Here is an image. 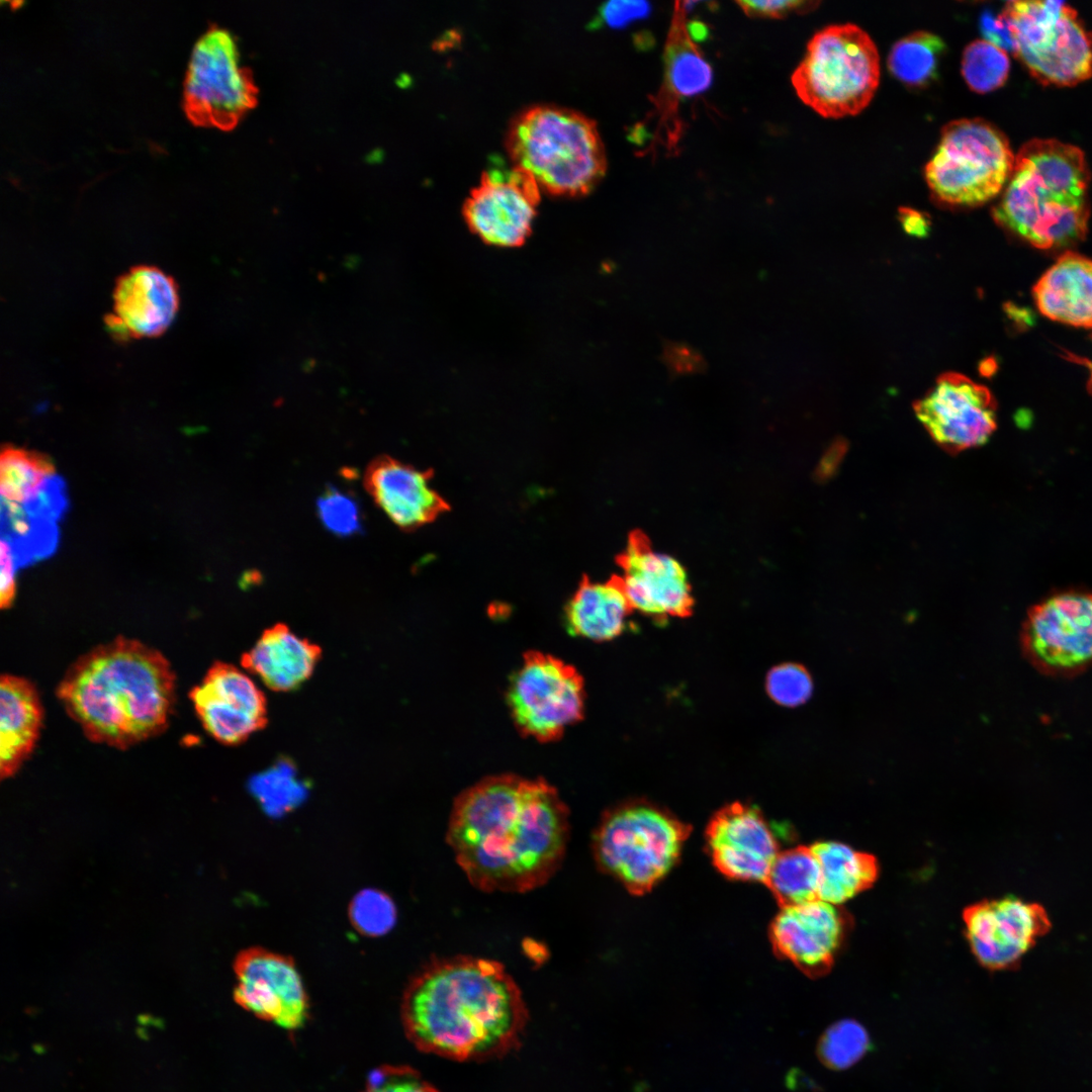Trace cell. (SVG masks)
<instances>
[{
    "mask_svg": "<svg viewBox=\"0 0 1092 1092\" xmlns=\"http://www.w3.org/2000/svg\"><path fill=\"white\" fill-rule=\"evenodd\" d=\"M569 812L543 779L488 777L454 801L446 842L469 883L485 893L544 886L564 859Z\"/></svg>",
    "mask_w": 1092,
    "mask_h": 1092,
    "instance_id": "cell-1",
    "label": "cell"
},
{
    "mask_svg": "<svg viewBox=\"0 0 1092 1092\" xmlns=\"http://www.w3.org/2000/svg\"><path fill=\"white\" fill-rule=\"evenodd\" d=\"M401 1020L421 1051L455 1061L503 1056L528 1020L523 994L494 960L453 956L427 964L407 984Z\"/></svg>",
    "mask_w": 1092,
    "mask_h": 1092,
    "instance_id": "cell-2",
    "label": "cell"
},
{
    "mask_svg": "<svg viewBox=\"0 0 1092 1092\" xmlns=\"http://www.w3.org/2000/svg\"><path fill=\"white\" fill-rule=\"evenodd\" d=\"M175 681L160 651L118 637L79 657L57 695L91 741L124 749L166 729Z\"/></svg>",
    "mask_w": 1092,
    "mask_h": 1092,
    "instance_id": "cell-3",
    "label": "cell"
},
{
    "mask_svg": "<svg viewBox=\"0 0 1092 1092\" xmlns=\"http://www.w3.org/2000/svg\"><path fill=\"white\" fill-rule=\"evenodd\" d=\"M1084 153L1057 140H1031L1015 156L995 221L1034 247L1050 249L1084 238L1090 205Z\"/></svg>",
    "mask_w": 1092,
    "mask_h": 1092,
    "instance_id": "cell-4",
    "label": "cell"
},
{
    "mask_svg": "<svg viewBox=\"0 0 1092 1092\" xmlns=\"http://www.w3.org/2000/svg\"><path fill=\"white\" fill-rule=\"evenodd\" d=\"M507 149L513 165L529 172L540 188L552 194H586L607 169L596 121L565 107L525 109L510 125Z\"/></svg>",
    "mask_w": 1092,
    "mask_h": 1092,
    "instance_id": "cell-5",
    "label": "cell"
},
{
    "mask_svg": "<svg viewBox=\"0 0 1092 1092\" xmlns=\"http://www.w3.org/2000/svg\"><path fill=\"white\" fill-rule=\"evenodd\" d=\"M880 56L871 36L851 23L828 25L809 40L792 75L799 98L826 118L858 114L880 83Z\"/></svg>",
    "mask_w": 1092,
    "mask_h": 1092,
    "instance_id": "cell-6",
    "label": "cell"
},
{
    "mask_svg": "<svg viewBox=\"0 0 1092 1092\" xmlns=\"http://www.w3.org/2000/svg\"><path fill=\"white\" fill-rule=\"evenodd\" d=\"M690 825L646 801L609 810L593 835L599 868L630 893L650 891L676 862Z\"/></svg>",
    "mask_w": 1092,
    "mask_h": 1092,
    "instance_id": "cell-7",
    "label": "cell"
},
{
    "mask_svg": "<svg viewBox=\"0 0 1092 1092\" xmlns=\"http://www.w3.org/2000/svg\"><path fill=\"white\" fill-rule=\"evenodd\" d=\"M1015 162L1004 133L981 118L947 123L931 159L925 180L940 202L979 206L1007 184Z\"/></svg>",
    "mask_w": 1092,
    "mask_h": 1092,
    "instance_id": "cell-8",
    "label": "cell"
},
{
    "mask_svg": "<svg viewBox=\"0 0 1092 1092\" xmlns=\"http://www.w3.org/2000/svg\"><path fill=\"white\" fill-rule=\"evenodd\" d=\"M1002 14L1012 52L1041 84L1073 86L1092 78V31L1063 1H1011Z\"/></svg>",
    "mask_w": 1092,
    "mask_h": 1092,
    "instance_id": "cell-9",
    "label": "cell"
},
{
    "mask_svg": "<svg viewBox=\"0 0 1092 1092\" xmlns=\"http://www.w3.org/2000/svg\"><path fill=\"white\" fill-rule=\"evenodd\" d=\"M257 97L235 35L210 25L194 43L188 62L183 87L186 116L195 125L228 130L256 105Z\"/></svg>",
    "mask_w": 1092,
    "mask_h": 1092,
    "instance_id": "cell-10",
    "label": "cell"
},
{
    "mask_svg": "<svg viewBox=\"0 0 1092 1092\" xmlns=\"http://www.w3.org/2000/svg\"><path fill=\"white\" fill-rule=\"evenodd\" d=\"M508 703L523 734L552 741L582 718L583 680L572 665L531 651L511 678Z\"/></svg>",
    "mask_w": 1092,
    "mask_h": 1092,
    "instance_id": "cell-11",
    "label": "cell"
},
{
    "mask_svg": "<svg viewBox=\"0 0 1092 1092\" xmlns=\"http://www.w3.org/2000/svg\"><path fill=\"white\" fill-rule=\"evenodd\" d=\"M1020 643L1040 672L1075 675L1092 665V594L1066 592L1033 606L1023 622Z\"/></svg>",
    "mask_w": 1092,
    "mask_h": 1092,
    "instance_id": "cell-12",
    "label": "cell"
},
{
    "mask_svg": "<svg viewBox=\"0 0 1092 1092\" xmlns=\"http://www.w3.org/2000/svg\"><path fill=\"white\" fill-rule=\"evenodd\" d=\"M963 919L972 953L989 971L1018 968L1052 926L1041 904L1011 895L974 903Z\"/></svg>",
    "mask_w": 1092,
    "mask_h": 1092,
    "instance_id": "cell-13",
    "label": "cell"
},
{
    "mask_svg": "<svg viewBox=\"0 0 1092 1092\" xmlns=\"http://www.w3.org/2000/svg\"><path fill=\"white\" fill-rule=\"evenodd\" d=\"M914 412L932 440L951 454L983 445L996 429L993 395L960 373L940 375Z\"/></svg>",
    "mask_w": 1092,
    "mask_h": 1092,
    "instance_id": "cell-14",
    "label": "cell"
},
{
    "mask_svg": "<svg viewBox=\"0 0 1092 1092\" xmlns=\"http://www.w3.org/2000/svg\"><path fill=\"white\" fill-rule=\"evenodd\" d=\"M540 187L526 170L493 164L481 175L463 206L469 228L484 242L514 247L529 235Z\"/></svg>",
    "mask_w": 1092,
    "mask_h": 1092,
    "instance_id": "cell-15",
    "label": "cell"
},
{
    "mask_svg": "<svg viewBox=\"0 0 1092 1092\" xmlns=\"http://www.w3.org/2000/svg\"><path fill=\"white\" fill-rule=\"evenodd\" d=\"M235 973L234 998L243 1009L286 1030L305 1024L308 997L292 958L249 947L237 957Z\"/></svg>",
    "mask_w": 1092,
    "mask_h": 1092,
    "instance_id": "cell-16",
    "label": "cell"
},
{
    "mask_svg": "<svg viewBox=\"0 0 1092 1092\" xmlns=\"http://www.w3.org/2000/svg\"><path fill=\"white\" fill-rule=\"evenodd\" d=\"M852 923L843 907L821 899L782 907L770 923V942L779 957L819 978L832 969Z\"/></svg>",
    "mask_w": 1092,
    "mask_h": 1092,
    "instance_id": "cell-17",
    "label": "cell"
},
{
    "mask_svg": "<svg viewBox=\"0 0 1092 1092\" xmlns=\"http://www.w3.org/2000/svg\"><path fill=\"white\" fill-rule=\"evenodd\" d=\"M618 562L633 610L660 621L692 614L695 602L686 568L675 558L653 550L645 534L631 533Z\"/></svg>",
    "mask_w": 1092,
    "mask_h": 1092,
    "instance_id": "cell-18",
    "label": "cell"
},
{
    "mask_svg": "<svg viewBox=\"0 0 1092 1092\" xmlns=\"http://www.w3.org/2000/svg\"><path fill=\"white\" fill-rule=\"evenodd\" d=\"M190 699L204 729L222 744H239L267 723L264 694L229 663H214L192 689Z\"/></svg>",
    "mask_w": 1092,
    "mask_h": 1092,
    "instance_id": "cell-19",
    "label": "cell"
},
{
    "mask_svg": "<svg viewBox=\"0 0 1092 1092\" xmlns=\"http://www.w3.org/2000/svg\"><path fill=\"white\" fill-rule=\"evenodd\" d=\"M706 840L714 866L727 878L765 883L780 850L760 811L732 803L711 819Z\"/></svg>",
    "mask_w": 1092,
    "mask_h": 1092,
    "instance_id": "cell-20",
    "label": "cell"
},
{
    "mask_svg": "<svg viewBox=\"0 0 1092 1092\" xmlns=\"http://www.w3.org/2000/svg\"><path fill=\"white\" fill-rule=\"evenodd\" d=\"M179 307L174 279L155 266L130 268L116 281L108 331L118 340L153 338L172 324Z\"/></svg>",
    "mask_w": 1092,
    "mask_h": 1092,
    "instance_id": "cell-21",
    "label": "cell"
},
{
    "mask_svg": "<svg viewBox=\"0 0 1092 1092\" xmlns=\"http://www.w3.org/2000/svg\"><path fill=\"white\" fill-rule=\"evenodd\" d=\"M432 473L389 456H379L366 468L364 485L377 507L402 530L424 526L449 509L431 486Z\"/></svg>",
    "mask_w": 1092,
    "mask_h": 1092,
    "instance_id": "cell-22",
    "label": "cell"
},
{
    "mask_svg": "<svg viewBox=\"0 0 1092 1092\" xmlns=\"http://www.w3.org/2000/svg\"><path fill=\"white\" fill-rule=\"evenodd\" d=\"M321 654L317 645L276 624L243 655L242 664L270 690L290 692L310 677Z\"/></svg>",
    "mask_w": 1092,
    "mask_h": 1092,
    "instance_id": "cell-23",
    "label": "cell"
},
{
    "mask_svg": "<svg viewBox=\"0 0 1092 1092\" xmlns=\"http://www.w3.org/2000/svg\"><path fill=\"white\" fill-rule=\"evenodd\" d=\"M42 707L34 686L24 677L0 678V775H14L39 737Z\"/></svg>",
    "mask_w": 1092,
    "mask_h": 1092,
    "instance_id": "cell-24",
    "label": "cell"
},
{
    "mask_svg": "<svg viewBox=\"0 0 1092 1092\" xmlns=\"http://www.w3.org/2000/svg\"><path fill=\"white\" fill-rule=\"evenodd\" d=\"M1033 293L1045 316L1092 329V260L1065 253L1037 281Z\"/></svg>",
    "mask_w": 1092,
    "mask_h": 1092,
    "instance_id": "cell-25",
    "label": "cell"
},
{
    "mask_svg": "<svg viewBox=\"0 0 1092 1092\" xmlns=\"http://www.w3.org/2000/svg\"><path fill=\"white\" fill-rule=\"evenodd\" d=\"M633 611L620 576L605 582L584 577L565 609L569 634L596 641L621 635Z\"/></svg>",
    "mask_w": 1092,
    "mask_h": 1092,
    "instance_id": "cell-26",
    "label": "cell"
},
{
    "mask_svg": "<svg viewBox=\"0 0 1092 1092\" xmlns=\"http://www.w3.org/2000/svg\"><path fill=\"white\" fill-rule=\"evenodd\" d=\"M684 2H675L664 50L663 87L658 107L672 113L681 99L697 96L712 84L713 70L689 34Z\"/></svg>",
    "mask_w": 1092,
    "mask_h": 1092,
    "instance_id": "cell-27",
    "label": "cell"
},
{
    "mask_svg": "<svg viewBox=\"0 0 1092 1092\" xmlns=\"http://www.w3.org/2000/svg\"><path fill=\"white\" fill-rule=\"evenodd\" d=\"M811 849L820 868L819 899L823 901L840 905L878 879L879 862L871 853L837 841H818Z\"/></svg>",
    "mask_w": 1092,
    "mask_h": 1092,
    "instance_id": "cell-28",
    "label": "cell"
},
{
    "mask_svg": "<svg viewBox=\"0 0 1092 1092\" xmlns=\"http://www.w3.org/2000/svg\"><path fill=\"white\" fill-rule=\"evenodd\" d=\"M59 536L57 522L21 504L1 499V539L9 544L19 568L53 555Z\"/></svg>",
    "mask_w": 1092,
    "mask_h": 1092,
    "instance_id": "cell-29",
    "label": "cell"
},
{
    "mask_svg": "<svg viewBox=\"0 0 1092 1092\" xmlns=\"http://www.w3.org/2000/svg\"><path fill=\"white\" fill-rule=\"evenodd\" d=\"M764 884L781 907L819 899L820 868L811 846L780 851Z\"/></svg>",
    "mask_w": 1092,
    "mask_h": 1092,
    "instance_id": "cell-30",
    "label": "cell"
},
{
    "mask_svg": "<svg viewBox=\"0 0 1092 1092\" xmlns=\"http://www.w3.org/2000/svg\"><path fill=\"white\" fill-rule=\"evenodd\" d=\"M946 46L928 31L912 32L896 41L888 56L891 74L910 87H924L937 78L938 65Z\"/></svg>",
    "mask_w": 1092,
    "mask_h": 1092,
    "instance_id": "cell-31",
    "label": "cell"
},
{
    "mask_svg": "<svg viewBox=\"0 0 1092 1092\" xmlns=\"http://www.w3.org/2000/svg\"><path fill=\"white\" fill-rule=\"evenodd\" d=\"M58 474L49 456L6 445L0 456V491L2 498L25 504L46 481Z\"/></svg>",
    "mask_w": 1092,
    "mask_h": 1092,
    "instance_id": "cell-32",
    "label": "cell"
},
{
    "mask_svg": "<svg viewBox=\"0 0 1092 1092\" xmlns=\"http://www.w3.org/2000/svg\"><path fill=\"white\" fill-rule=\"evenodd\" d=\"M870 1045L863 1025L854 1019H842L823 1032L818 1040L817 1056L825 1067L840 1071L857 1063Z\"/></svg>",
    "mask_w": 1092,
    "mask_h": 1092,
    "instance_id": "cell-33",
    "label": "cell"
},
{
    "mask_svg": "<svg viewBox=\"0 0 1092 1092\" xmlns=\"http://www.w3.org/2000/svg\"><path fill=\"white\" fill-rule=\"evenodd\" d=\"M1009 70L1006 51L986 39L969 43L963 53V77L968 86L978 93H988L1003 86Z\"/></svg>",
    "mask_w": 1092,
    "mask_h": 1092,
    "instance_id": "cell-34",
    "label": "cell"
},
{
    "mask_svg": "<svg viewBox=\"0 0 1092 1092\" xmlns=\"http://www.w3.org/2000/svg\"><path fill=\"white\" fill-rule=\"evenodd\" d=\"M396 907L392 899L376 889H364L349 905V919L355 929L366 935H384L395 925Z\"/></svg>",
    "mask_w": 1092,
    "mask_h": 1092,
    "instance_id": "cell-35",
    "label": "cell"
},
{
    "mask_svg": "<svg viewBox=\"0 0 1092 1092\" xmlns=\"http://www.w3.org/2000/svg\"><path fill=\"white\" fill-rule=\"evenodd\" d=\"M316 513L325 528L339 537H349L362 531V515L358 503L335 486H329L317 497Z\"/></svg>",
    "mask_w": 1092,
    "mask_h": 1092,
    "instance_id": "cell-36",
    "label": "cell"
},
{
    "mask_svg": "<svg viewBox=\"0 0 1092 1092\" xmlns=\"http://www.w3.org/2000/svg\"><path fill=\"white\" fill-rule=\"evenodd\" d=\"M766 691L777 704L796 707L806 703L811 697L813 680L803 665L783 663L769 670Z\"/></svg>",
    "mask_w": 1092,
    "mask_h": 1092,
    "instance_id": "cell-37",
    "label": "cell"
},
{
    "mask_svg": "<svg viewBox=\"0 0 1092 1092\" xmlns=\"http://www.w3.org/2000/svg\"><path fill=\"white\" fill-rule=\"evenodd\" d=\"M362 1092H439L415 1070L407 1067H381L372 1071Z\"/></svg>",
    "mask_w": 1092,
    "mask_h": 1092,
    "instance_id": "cell-38",
    "label": "cell"
},
{
    "mask_svg": "<svg viewBox=\"0 0 1092 1092\" xmlns=\"http://www.w3.org/2000/svg\"><path fill=\"white\" fill-rule=\"evenodd\" d=\"M22 505L31 512L58 523L69 506L64 479L58 474L52 476L30 500Z\"/></svg>",
    "mask_w": 1092,
    "mask_h": 1092,
    "instance_id": "cell-39",
    "label": "cell"
},
{
    "mask_svg": "<svg viewBox=\"0 0 1092 1092\" xmlns=\"http://www.w3.org/2000/svg\"><path fill=\"white\" fill-rule=\"evenodd\" d=\"M650 11L651 5L646 1H609L600 7L593 24L597 26L605 24L614 28L624 27L635 20L647 17Z\"/></svg>",
    "mask_w": 1092,
    "mask_h": 1092,
    "instance_id": "cell-40",
    "label": "cell"
},
{
    "mask_svg": "<svg viewBox=\"0 0 1092 1092\" xmlns=\"http://www.w3.org/2000/svg\"><path fill=\"white\" fill-rule=\"evenodd\" d=\"M739 8L749 17L784 18L792 13H807L817 7L816 1H737Z\"/></svg>",
    "mask_w": 1092,
    "mask_h": 1092,
    "instance_id": "cell-41",
    "label": "cell"
},
{
    "mask_svg": "<svg viewBox=\"0 0 1092 1092\" xmlns=\"http://www.w3.org/2000/svg\"><path fill=\"white\" fill-rule=\"evenodd\" d=\"M0 556H1V595L0 606L2 609L9 608L14 601L16 593L15 575L19 568L15 558L13 557L9 544L1 539L0 542Z\"/></svg>",
    "mask_w": 1092,
    "mask_h": 1092,
    "instance_id": "cell-42",
    "label": "cell"
},
{
    "mask_svg": "<svg viewBox=\"0 0 1092 1092\" xmlns=\"http://www.w3.org/2000/svg\"><path fill=\"white\" fill-rule=\"evenodd\" d=\"M980 28L987 41L1004 51H1012V38L1003 14L994 15L986 10L980 17Z\"/></svg>",
    "mask_w": 1092,
    "mask_h": 1092,
    "instance_id": "cell-43",
    "label": "cell"
},
{
    "mask_svg": "<svg viewBox=\"0 0 1092 1092\" xmlns=\"http://www.w3.org/2000/svg\"><path fill=\"white\" fill-rule=\"evenodd\" d=\"M899 220L908 235L923 238L930 232V220L923 212L909 207L899 209Z\"/></svg>",
    "mask_w": 1092,
    "mask_h": 1092,
    "instance_id": "cell-44",
    "label": "cell"
},
{
    "mask_svg": "<svg viewBox=\"0 0 1092 1092\" xmlns=\"http://www.w3.org/2000/svg\"><path fill=\"white\" fill-rule=\"evenodd\" d=\"M1090 368H1091V379H1090V382H1091V386H1092V364H1090Z\"/></svg>",
    "mask_w": 1092,
    "mask_h": 1092,
    "instance_id": "cell-45",
    "label": "cell"
}]
</instances>
